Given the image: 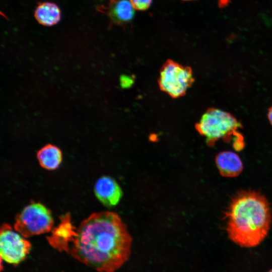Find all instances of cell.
Returning a JSON list of instances; mask_svg holds the SVG:
<instances>
[{"label":"cell","instance_id":"obj_2","mask_svg":"<svg viewBox=\"0 0 272 272\" xmlns=\"http://www.w3.org/2000/svg\"><path fill=\"white\" fill-rule=\"evenodd\" d=\"M229 238L242 247L259 245L269 230L271 215L265 197L254 191L235 195L226 213Z\"/></svg>","mask_w":272,"mask_h":272},{"label":"cell","instance_id":"obj_17","mask_svg":"<svg viewBox=\"0 0 272 272\" xmlns=\"http://www.w3.org/2000/svg\"><path fill=\"white\" fill-rule=\"evenodd\" d=\"M183 1H191V0H183Z\"/></svg>","mask_w":272,"mask_h":272},{"label":"cell","instance_id":"obj_13","mask_svg":"<svg viewBox=\"0 0 272 272\" xmlns=\"http://www.w3.org/2000/svg\"><path fill=\"white\" fill-rule=\"evenodd\" d=\"M134 10L145 11L152 5L153 0H129Z\"/></svg>","mask_w":272,"mask_h":272},{"label":"cell","instance_id":"obj_6","mask_svg":"<svg viewBox=\"0 0 272 272\" xmlns=\"http://www.w3.org/2000/svg\"><path fill=\"white\" fill-rule=\"evenodd\" d=\"M31 245L25 237L14 230L8 224H4L0 232L1 257L6 262L17 265L29 253Z\"/></svg>","mask_w":272,"mask_h":272},{"label":"cell","instance_id":"obj_5","mask_svg":"<svg viewBox=\"0 0 272 272\" xmlns=\"http://www.w3.org/2000/svg\"><path fill=\"white\" fill-rule=\"evenodd\" d=\"M193 81L190 67L170 59L161 67L158 78L160 89L173 98L184 96Z\"/></svg>","mask_w":272,"mask_h":272},{"label":"cell","instance_id":"obj_3","mask_svg":"<svg viewBox=\"0 0 272 272\" xmlns=\"http://www.w3.org/2000/svg\"><path fill=\"white\" fill-rule=\"evenodd\" d=\"M241 127L240 122L230 113L215 108L208 109L195 124L197 131L210 146L220 139L233 140V145L243 142L239 131Z\"/></svg>","mask_w":272,"mask_h":272},{"label":"cell","instance_id":"obj_9","mask_svg":"<svg viewBox=\"0 0 272 272\" xmlns=\"http://www.w3.org/2000/svg\"><path fill=\"white\" fill-rule=\"evenodd\" d=\"M97 198L105 206H116L120 201L122 192L116 181L109 176L99 178L94 186Z\"/></svg>","mask_w":272,"mask_h":272},{"label":"cell","instance_id":"obj_15","mask_svg":"<svg viewBox=\"0 0 272 272\" xmlns=\"http://www.w3.org/2000/svg\"><path fill=\"white\" fill-rule=\"evenodd\" d=\"M267 116L269 121L272 125V106L268 110Z\"/></svg>","mask_w":272,"mask_h":272},{"label":"cell","instance_id":"obj_12","mask_svg":"<svg viewBox=\"0 0 272 272\" xmlns=\"http://www.w3.org/2000/svg\"><path fill=\"white\" fill-rule=\"evenodd\" d=\"M62 157L60 149L49 144L43 146L37 153V158L40 166L49 170L57 169L61 162Z\"/></svg>","mask_w":272,"mask_h":272},{"label":"cell","instance_id":"obj_10","mask_svg":"<svg viewBox=\"0 0 272 272\" xmlns=\"http://www.w3.org/2000/svg\"><path fill=\"white\" fill-rule=\"evenodd\" d=\"M216 163L220 174L227 177L237 176L243 169L241 160L238 155L231 151L220 153L216 156Z\"/></svg>","mask_w":272,"mask_h":272},{"label":"cell","instance_id":"obj_7","mask_svg":"<svg viewBox=\"0 0 272 272\" xmlns=\"http://www.w3.org/2000/svg\"><path fill=\"white\" fill-rule=\"evenodd\" d=\"M96 9L108 18L110 26H125L132 21L135 14L129 0H107L105 5H100Z\"/></svg>","mask_w":272,"mask_h":272},{"label":"cell","instance_id":"obj_4","mask_svg":"<svg viewBox=\"0 0 272 272\" xmlns=\"http://www.w3.org/2000/svg\"><path fill=\"white\" fill-rule=\"evenodd\" d=\"M53 225L50 211L41 203L32 202L17 216L14 229L28 238L50 231Z\"/></svg>","mask_w":272,"mask_h":272},{"label":"cell","instance_id":"obj_16","mask_svg":"<svg viewBox=\"0 0 272 272\" xmlns=\"http://www.w3.org/2000/svg\"><path fill=\"white\" fill-rule=\"evenodd\" d=\"M268 272H272V269H271L270 270H269Z\"/></svg>","mask_w":272,"mask_h":272},{"label":"cell","instance_id":"obj_14","mask_svg":"<svg viewBox=\"0 0 272 272\" xmlns=\"http://www.w3.org/2000/svg\"><path fill=\"white\" fill-rule=\"evenodd\" d=\"M120 82L122 86L126 87L129 86L132 84L133 79L128 76H122L121 77Z\"/></svg>","mask_w":272,"mask_h":272},{"label":"cell","instance_id":"obj_1","mask_svg":"<svg viewBox=\"0 0 272 272\" xmlns=\"http://www.w3.org/2000/svg\"><path fill=\"white\" fill-rule=\"evenodd\" d=\"M131 246V238L118 215L102 212L81 223L69 252L99 272H114L129 258Z\"/></svg>","mask_w":272,"mask_h":272},{"label":"cell","instance_id":"obj_11","mask_svg":"<svg viewBox=\"0 0 272 272\" xmlns=\"http://www.w3.org/2000/svg\"><path fill=\"white\" fill-rule=\"evenodd\" d=\"M34 17L40 24L51 26L60 21L61 11L58 6L53 3H40L36 8Z\"/></svg>","mask_w":272,"mask_h":272},{"label":"cell","instance_id":"obj_8","mask_svg":"<svg viewBox=\"0 0 272 272\" xmlns=\"http://www.w3.org/2000/svg\"><path fill=\"white\" fill-rule=\"evenodd\" d=\"M77 229L73 225L69 214L60 217L59 225L47 237L49 244L57 250L69 252L76 235Z\"/></svg>","mask_w":272,"mask_h":272}]
</instances>
